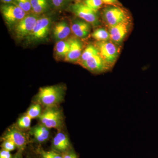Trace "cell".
Listing matches in <instances>:
<instances>
[{"label": "cell", "mask_w": 158, "mask_h": 158, "mask_svg": "<svg viewBox=\"0 0 158 158\" xmlns=\"http://www.w3.org/2000/svg\"><path fill=\"white\" fill-rule=\"evenodd\" d=\"M64 90L60 86H50L40 88L36 99L38 103L47 107L56 106L62 102Z\"/></svg>", "instance_id": "cell-2"}, {"label": "cell", "mask_w": 158, "mask_h": 158, "mask_svg": "<svg viewBox=\"0 0 158 158\" xmlns=\"http://www.w3.org/2000/svg\"><path fill=\"white\" fill-rule=\"evenodd\" d=\"M72 148L68 136L62 132L57 133L52 142V150L63 153Z\"/></svg>", "instance_id": "cell-14"}, {"label": "cell", "mask_w": 158, "mask_h": 158, "mask_svg": "<svg viewBox=\"0 0 158 158\" xmlns=\"http://www.w3.org/2000/svg\"><path fill=\"white\" fill-rule=\"evenodd\" d=\"M31 2L32 9H33L40 4L48 2V1L47 0H31Z\"/></svg>", "instance_id": "cell-31"}, {"label": "cell", "mask_w": 158, "mask_h": 158, "mask_svg": "<svg viewBox=\"0 0 158 158\" xmlns=\"http://www.w3.org/2000/svg\"><path fill=\"white\" fill-rule=\"evenodd\" d=\"M103 4L107 6H123L118 0H102Z\"/></svg>", "instance_id": "cell-28"}, {"label": "cell", "mask_w": 158, "mask_h": 158, "mask_svg": "<svg viewBox=\"0 0 158 158\" xmlns=\"http://www.w3.org/2000/svg\"><path fill=\"white\" fill-rule=\"evenodd\" d=\"M69 0H52V2L54 7L56 8H61Z\"/></svg>", "instance_id": "cell-29"}, {"label": "cell", "mask_w": 158, "mask_h": 158, "mask_svg": "<svg viewBox=\"0 0 158 158\" xmlns=\"http://www.w3.org/2000/svg\"><path fill=\"white\" fill-rule=\"evenodd\" d=\"M101 17L103 22L108 28L118 24L131 21L129 11L123 6H107L102 9Z\"/></svg>", "instance_id": "cell-1"}, {"label": "cell", "mask_w": 158, "mask_h": 158, "mask_svg": "<svg viewBox=\"0 0 158 158\" xmlns=\"http://www.w3.org/2000/svg\"><path fill=\"white\" fill-rule=\"evenodd\" d=\"M98 49L95 44H88L85 49L83 50L81 58L79 59L77 63L81 65L82 63L86 61L90 57L98 53Z\"/></svg>", "instance_id": "cell-18"}, {"label": "cell", "mask_w": 158, "mask_h": 158, "mask_svg": "<svg viewBox=\"0 0 158 158\" xmlns=\"http://www.w3.org/2000/svg\"><path fill=\"white\" fill-rule=\"evenodd\" d=\"M69 40L70 48L64 60L65 62L77 63L83 52V44L78 38H71Z\"/></svg>", "instance_id": "cell-13"}, {"label": "cell", "mask_w": 158, "mask_h": 158, "mask_svg": "<svg viewBox=\"0 0 158 158\" xmlns=\"http://www.w3.org/2000/svg\"><path fill=\"white\" fill-rule=\"evenodd\" d=\"M83 3L93 11L98 12L102 7V0H84Z\"/></svg>", "instance_id": "cell-22"}, {"label": "cell", "mask_w": 158, "mask_h": 158, "mask_svg": "<svg viewBox=\"0 0 158 158\" xmlns=\"http://www.w3.org/2000/svg\"><path fill=\"white\" fill-rule=\"evenodd\" d=\"M131 23L132 21L125 22L109 28L110 40L117 45L121 44L128 34Z\"/></svg>", "instance_id": "cell-9"}, {"label": "cell", "mask_w": 158, "mask_h": 158, "mask_svg": "<svg viewBox=\"0 0 158 158\" xmlns=\"http://www.w3.org/2000/svg\"><path fill=\"white\" fill-rule=\"evenodd\" d=\"M1 146L2 149L6 150L9 152L14 151L15 148H17L14 142L9 140H3V143H2Z\"/></svg>", "instance_id": "cell-26"}, {"label": "cell", "mask_w": 158, "mask_h": 158, "mask_svg": "<svg viewBox=\"0 0 158 158\" xmlns=\"http://www.w3.org/2000/svg\"><path fill=\"white\" fill-rule=\"evenodd\" d=\"M41 123L48 128H60L63 124L61 111L56 106L48 107L39 117Z\"/></svg>", "instance_id": "cell-6"}, {"label": "cell", "mask_w": 158, "mask_h": 158, "mask_svg": "<svg viewBox=\"0 0 158 158\" xmlns=\"http://www.w3.org/2000/svg\"><path fill=\"white\" fill-rule=\"evenodd\" d=\"M41 109L39 103H36L32 105L27 111V115L32 119L39 117L41 115Z\"/></svg>", "instance_id": "cell-21"}, {"label": "cell", "mask_w": 158, "mask_h": 158, "mask_svg": "<svg viewBox=\"0 0 158 158\" xmlns=\"http://www.w3.org/2000/svg\"><path fill=\"white\" fill-rule=\"evenodd\" d=\"M63 158H78L75 151L72 148L62 153Z\"/></svg>", "instance_id": "cell-27"}, {"label": "cell", "mask_w": 158, "mask_h": 158, "mask_svg": "<svg viewBox=\"0 0 158 158\" xmlns=\"http://www.w3.org/2000/svg\"><path fill=\"white\" fill-rule=\"evenodd\" d=\"M13 3L22 9L27 13L32 11L31 0H14Z\"/></svg>", "instance_id": "cell-23"}, {"label": "cell", "mask_w": 158, "mask_h": 158, "mask_svg": "<svg viewBox=\"0 0 158 158\" xmlns=\"http://www.w3.org/2000/svg\"><path fill=\"white\" fill-rule=\"evenodd\" d=\"M23 151H18V152L13 156L12 158H23L22 152Z\"/></svg>", "instance_id": "cell-32"}, {"label": "cell", "mask_w": 158, "mask_h": 158, "mask_svg": "<svg viewBox=\"0 0 158 158\" xmlns=\"http://www.w3.org/2000/svg\"><path fill=\"white\" fill-rule=\"evenodd\" d=\"M70 48V40H59L56 43L55 48V53L59 59H65Z\"/></svg>", "instance_id": "cell-17"}, {"label": "cell", "mask_w": 158, "mask_h": 158, "mask_svg": "<svg viewBox=\"0 0 158 158\" xmlns=\"http://www.w3.org/2000/svg\"><path fill=\"white\" fill-rule=\"evenodd\" d=\"M13 156L11 155L10 152L3 149L1 150L0 158H12Z\"/></svg>", "instance_id": "cell-30"}, {"label": "cell", "mask_w": 158, "mask_h": 158, "mask_svg": "<svg viewBox=\"0 0 158 158\" xmlns=\"http://www.w3.org/2000/svg\"><path fill=\"white\" fill-rule=\"evenodd\" d=\"M69 11L81 19L90 23L93 27L100 24L98 12L88 8L83 2L75 3L69 6Z\"/></svg>", "instance_id": "cell-4"}, {"label": "cell", "mask_w": 158, "mask_h": 158, "mask_svg": "<svg viewBox=\"0 0 158 158\" xmlns=\"http://www.w3.org/2000/svg\"><path fill=\"white\" fill-rule=\"evenodd\" d=\"M51 23V19L49 17H39L29 38L31 40L36 41L45 39L49 32Z\"/></svg>", "instance_id": "cell-8"}, {"label": "cell", "mask_w": 158, "mask_h": 158, "mask_svg": "<svg viewBox=\"0 0 158 158\" xmlns=\"http://www.w3.org/2000/svg\"><path fill=\"white\" fill-rule=\"evenodd\" d=\"M1 1L5 4H10V3H13L14 0H1Z\"/></svg>", "instance_id": "cell-33"}, {"label": "cell", "mask_w": 158, "mask_h": 158, "mask_svg": "<svg viewBox=\"0 0 158 158\" xmlns=\"http://www.w3.org/2000/svg\"><path fill=\"white\" fill-rule=\"evenodd\" d=\"M36 15L28 14L14 27V33L18 39L23 40L29 38L33 31L37 20Z\"/></svg>", "instance_id": "cell-7"}, {"label": "cell", "mask_w": 158, "mask_h": 158, "mask_svg": "<svg viewBox=\"0 0 158 158\" xmlns=\"http://www.w3.org/2000/svg\"><path fill=\"white\" fill-rule=\"evenodd\" d=\"M36 152L40 158H63L62 153L54 150L46 151L41 148H38Z\"/></svg>", "instance_id": "cell-20"}, {"label": "cell", "mask_w": 158, "mask_h": 158, "mask_svg": "<svg viewBox=\"0 0 158 158\" xmlns=\"http://www.w3.org/2000/svg\"><path fill=\"white\" fill-rule=\"evenodd\" d=\"M82 1H83V0H74L76 3L81 2Z\"/></svg>", "instance_id": "cell-34"}, {"label": "cell", "mask_w": 158, "mask_h": 158, "mask_svg": "<svg viewBox=\"0 0 158 158\" xmlns=\"http://www.w3.org/2000/svg\"><path fill=\"white\" fill-rule=\"evenodd\" d=\"M27 158H31V157H29H29H28Z\"/></svg>", "instance_id": "cell-35"}, {"label": "cell", "mask_w": 158, "mask_h": 158, "mask_svg": "<svg viewBox=\"0 0 158 158\" xmlns=\"http://www.w3.org/2000/svg\"><path fill=\"white\" fill-rule=\"evenodd\" d=\"M31 120L32 118L26 114L24 116H21L18 119L17 122L18 126L20 128L24 129H28L31 127Z\"/></svg>", "instance_id": "cell-24"}, {"label": "cell", "mask_w": 158, "mask_h": 158, "mask_svg": "<svg viewBox=\"0 0 158 158\" xmlns=\"http://www.w3.org/2000/svg\"><path fill=\"white\" fill-rule=\"evenodd\" d=\"M31 134L35 141L38 143H44L49 138V128L42 124L38 125L31 130Z\"/></svg>", "instance_id": "cell-16"}, {"label": "cell", "mask_w": 158, "mask_h": 158, "mask_svg": "<svg viewBox=\"0 0 158 158\" xmlns=\"http://www.w3.org/2000/svg\"><path fill=\"white\" fill-rule=\"evenodd\" d=\"M70 26L65 21H61L57 23L53 28V33L55 39L56 40H63L70 35L71 32Z\"/></svg>", "instance_id": "cell-15"}, {"label": "cell", "mask_w": 158, "mask_h": 158, "mask_svg": "<svg viewBox=\"0 0 158 158\" xmlns=\"http://www.w3.org/2000/svg\"><path fill=\"white\" fill-rule=\"evenodd\" d=\"M94 44L102 59L111 69L115 65L119 56L120 49L118 45L111 40L102 42L96 41Z\"/></svg>", "instance_id": "cell-3"}, {"label": "cell", "mask_w": 158, "mask_h": 158, "mask_svg": "<svg viewBox=\"0 0 158 158\" xmlns=\"http://www.w3.org/2000/svg\"><path fill=\"white\" fill-rule=\"evenodd\" d=\"M93 39L98 42H102L110 40V33L109 31L104 28H98L95 29L91 34Z\"/></svg>", "instance_id": "cell-19"}, {"label": "cell", "mask_w": 158, "mask_h": 158, "mask_svg": "<svg viewBox=\"0 0 158 158\" xmlns=\"http://www.w3.org/2000/svg\"><path fill=\"white\" fill-rule=\"evenodd\" d=\"M2 140H9L14 142L19 151H23L28 143L27 136L22 132L15 128H11L7 131Z\"/></svg>", "instance_id": "cell-11"}, {"label": "cell", "mask_w": 158, "mask_h": 158, "mask_svg": "<svg viewBox=\"0 0 158 158\" xmlns=\"http://www.w3.org/2000/svg\"><path fill=\"white\" fill-rule=\"evenodd\" d=\"M48 2H45L42 3L32 9V12L33 14L36 15H39L42 14L43 13L45 12L48 9Z\"/></svg>", "instance_id": "cell-25"}, {"label": "cell", "mask_w": 158, "mask_h": 158, "mask_svg": "<svg viewBox=\"0 0 158 158\" xmlns=\"http://www.w3.org/2000/svg\"><path fill=\"white\" fill-rule=\"evenodd\" d=\"M81 65L93 73H102L110 70L99 52L90 57Z\"/></svg>", "instance_id": "cell-10"}, {"label": "cell", "mask_w": 158, "mask_h": 158, "mask_svg": "<svg viewBox=\"0 0 158 158\" xmlns=\"http://www.w3.org/2000/svg\"><path fill=\"white\" fill-rule=\"evenodd\" d=\"M91 26L89 23L79 18L73 20L70 27L72 32L77 38L85 39L90 34Z\"/></svg>", "instance_id": "cell-12"}, {"label": "cell", "mask_w": 158, "mask_h": 158, "mask_svg": "<svg viewBox=\"0 0 158 158\" xmlns=\"http://www.w3.org/2000/svg\"><path fill=\"white\" fill-rule=\"evenodd\" d=\"M1 10L6 23L9 27H13L27 15L25 11L13 3L2 5Z\"/></svg>", "instance_id": "cell-5"}]
</instances>
